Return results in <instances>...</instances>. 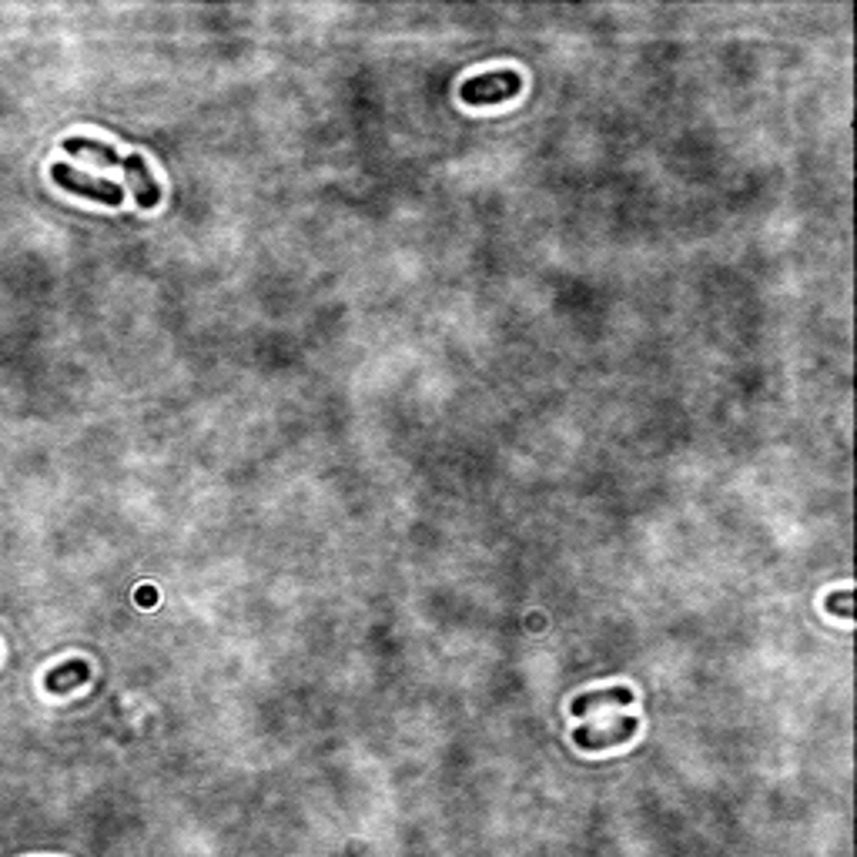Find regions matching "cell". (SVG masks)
<instances>
[{
    "label": "cell",
    "instance_id": "cell-3",
    "mask_svg": "<svg viewBox=\"0 0 857 857\" xmlns=\"http://www.w3.org/2000/svg\"><path fill=\"white\" fill-rule=\"evenodd\" d=\"M640 720L637 717H607V720H589V724H579L573 740L579 750H610V747H620L627 740H633Z\"/></svg>",
    "mask_w": 857,
    "mask_h": 857
},
{
    "label": "cell",
    "instance_id": "cell-6",
    "mask_svg": "<svg viewBox=\"0 0 857 857\" xmlns=\"http://www.w3.org/2000/svg\"><path fill=\"white\" fill-rule=\"evenodd\" d=\"M91 676V666L84 663V660H67V663H61L57 670H51L47 673V680H44V687L51 691V694H70L74 687H80L84 680Z\"/></svg>",
    "mask_w": 857,
    "mask_h": 857
},
{
    "label": "cell",
    "instance_id": "cell-2",
    "mask_svg": "<svg viewBox=\"0 0 857 857\" xmlns=\"http://www.w3.org/2000/svg\"><path fill=\"white\" fill-rule=\"evenodd\" d=\"M523 91V77L520 70H486V74H476L469 80H463L459 88V98L466 108H492V105H506L512 101Z\"/></svg>",
    "mask_w": 857,
    "mask_h": 857
},
{
    "label": "cell",
    "instance_id": "cell-4",
    "mask_svg": "<svg viewBox=\"0 0 857 857\" xmlns=\"http://www.w3.org/2000/svg\"><path fill=\"white\" fill-rule=\"evenodd\" d=\"M51 178L67 188L70 195H80V198H91V202H101V205H121L124 202V188L115 185V182H105V178H91L84 175V171L70 167V164H54L51 167Z\"/></svg>",
    "mask_w": 857,
    "mask_h": 857
},
{
    "label": "cell",
    "instance_id": "cell-1",
    "mask_svg": "<svg viewBox=\"0 0 857 857\" xmlns=\"http://www.w3.org/2000/svg\"><path fill=\"white\" fill-rule=\"evenodd\" d=\"M64 151L74 154V158H77V154L91 158V161L101 164V167H121L124 175H128V188H134L138 205H141L144 211L158 208V202H161V188H158V182H154V175L148 171V164H144L141 154L121 158L111 144H105V141H91V138H67V141H64Z\"/></svg>",
    "mask_w": 857,
    "mask_h": 857
},
{
    "label": "cell",
    "instance_id": "cell-7",
    "mask_svg": "<svg viewBox=\"0 0 857 857\" xmlns=\"http://www.w3.org/2000/svg\"><path fill=\"white\" fill-rule=\"evenodd\" d=\"M827 610L840 620H850L854 617V593L850 589H840V593H831L827 596Z\"/></svg>",
    "mask_w": 857,
    "mask_h": 857
},
{
    "label": "cell",
    "instance_id": "cell-5",
    "mask_svg": "<svg viewBox=\"0 0 857 857\" xmlns=\"http://www.w3.org/2000/svg\"><path fill=\"white\" fill-rule=\"evenodd\" d=\"M633 704V691L630 687H607V691H586L573 701V717L586 720L589 714L604 710V707H627Z\"/></svg>",
    "mask_w": 857,
    "mask_h": 857
}]
</instances>
